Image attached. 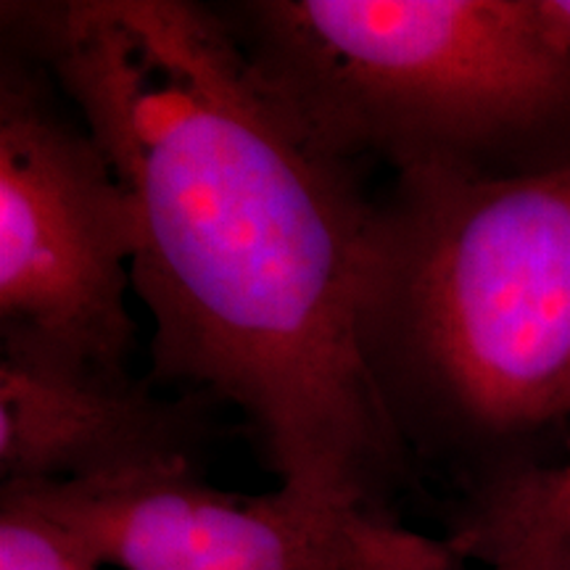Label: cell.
Returning a JSON list of instances; mask_svg holds the SVG:
<instances>
[{
    "label": "cell",
    "instance_id": "obj_1",
    "mask_svg": "<svg viewBox=\"0 0 570 570\" xmlns=\"http://www.w3.org/2000/svg\"><path fill=\"white\" fill-rule=\"evenodd\" d=\"M132 212L151 381L252 423L281 487L391 512L410 449L360 352L373 198L298 130L219 9L194 0L3 3Z\"/></svg>",
    "mask_w": 570,
    "mask_h": 570
},
{
    "label": "cell",
    "instance_id": "obj_2",
    "mask_svg": "<svg viewBox=\"0 0 570 570\" xmlns=\"http://www.w3.org/2000/svg\"><path fill=\"white\" fill-rule=\"evenodd\" d=\"M360 352L410 454L558 423L570 381V159L420 169L373 202Z\"/></svg>",
    "mask_w": 570,
    "mask_h": 570
},
{
    "label": "cell",
    "instance_id": "obj_3",
    "mask_svg": "<svg viewBox=\"0 0 570 570\" xmlns=\"http://www.w3.org/2000/svg\"><path fill=\"white\" fill-rule=\"evenodd\" d=\"M256 80L333 159L518 175L570 159V53L539 0H248Z\"/></svg>",
    "mask_w": 570,
    "mask_h": 570
},
{
    "label": "cell",
    "instance_id": "obj_4",
    "mask_svg": "<svg viewBox=\"0 0 570 570\" xmlns=\"http://www.w3.org/2000/svg\"><path fill=\"white\" fill-rule=\"evenodd\" d=\"M135 227L96 138L46 69L0 67V352L127 370Z\"/></svg>",
    "mask_w": 570,
    "mask_h": 570
},
{
    "label": "cell",
    "instance_id": "obj_5",
    "mask_svg": "<svg viewBox=\"0 0 570 570\" xmlns=\"http://www.w3.org/2000/svg\"><path fill=\"white\" fill-rule=\"evenodd\" d=\"M111 570H468L452 539L288 487L235 494L194 462L119 479L0 489Z\"/></svg>",
    "mask_w": 570,
    "mask_h": 570
},
{
    "label": "cell",
    "instance_id": "obj_6",
    "mask_svg": "<svg viewBox=\"0 0 570 570\" xmlns=\"http://www.w3.org/2000/svg\"><path fill=\"white\" fill-rule=\"evenodd\" d=\"M206 402L164 396L130 370L0 352V481L56 487L196 465Z\"/></svg>",
    "mask_w": 570,
    "mask_h": 570
},
{
    "label": "cell",
    "instance_id": "obj_7",
    "mask_svg": "<svg viewBox=\"0 0 570 570\" xmlns=\"http://www.w3.org/2000/svg\"><path fill=\"white\" fill-rule=\"evenodd\" d=\"M550 533L570 541V460L499 473L470 504L452 539Z\"/></svg>",
    "mask_w": 570,
    "mask_h": 570
},
{
    "label": "cell",
    "instance_id": "obj_8",
    "mask_svg": "<svg viewBox=\"0 0 570 570\" xmlns=\"http://www.w3.org/2000/svg\"><path fill=\"white\" fill-rule=\"evenodd\" d=\"M0 570H111L59 523L0 494Z\"/></svg>",
    "mask_w": 570,
    "mask_h": 570
},
{
    "label": "cell",
    "instance_id": "obj_9",
    "mask_svg": "<svg viewBox=\"0 0 570 570\" xmlns=\"http://www.w3.org/2000/svg\"><path fill=\"white\" fill-rule=\"evenodd\" d=\"M465 552L468 560H481L487 570H570V541L550 533L483 539Z\"/></svg>",
    "mask_w": 570,
    "mask_h": 570
},
{
    "label": "cell",
    "instance_id": "obj_10",
    "mask_svg": "<svg viewBox=\"0 0 570 570\" xmlns=\"http://www.w3.org/2000/svg\"><path fill=\"white\" fill-rule=\"evenodd\" d=\"M539 9L554 38L570 53V0H539Z\"/></svg>",
    "mask_w": 570,
    "mask_h": 570
},
{
    "label": "cell",
    "instance_id": "obj_11",
    "mask_svg": "<svg viewBox=\"0 0 570 570\" xmlns=\"http://www.w3.org/2000/svg\"><path fill=\"white\" fill-rule=\"evenodd\" d=\"M570 417V381H568V389L566 394L560 399V407H558V420H568Z\"/></svg>",
    "mask_w": 570,
    "mask_h": 570
}]
</instances>
